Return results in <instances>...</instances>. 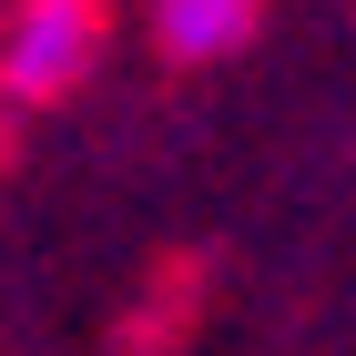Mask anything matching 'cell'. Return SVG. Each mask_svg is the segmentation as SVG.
<instances>
[{"instance_id":"obj_1","label":"cell","mask_w":356,"mask_h":356,"mask_svg":"<svg viewBox=\"0 0 356 356\" xmlns=\"http://www.w3.org/2000/svg\"><path fill=\"white\" fill-rule=\"evenodd\" d=\"M82 61H92V0H21L10 10V31H0V92L51 102Z\"/></svg>"},{"instance_id":"obj_2","label":"cell","mask_w":356,"mask_h":356,"mask_svg":"<svg viewBox=\"0 0 356 356\" xmlns=\"http://www.w3.org/2000/svg\"><path fill=\"white\" fill-rule=\"evenodd\" d=\"M153 31L173 61H214L254 31V0H153Z\"/></svg>"}]
</instances>
